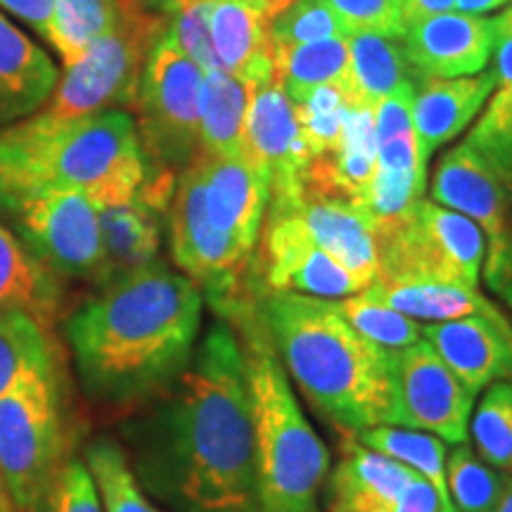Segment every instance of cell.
Returning a JSON list of instances; mask_svg holds the SVG:
<instances>
[{"label": "cell", "instance_id": "cell-42", "mask_svg": "<svg viewBox=\"0 0 512 512\" xmlns=\"http://www.w3.org/2000/svg\"><path fill=\"white\" fill-rule=\"evenodd\" d=\"M211 5H214V0H200V3L190 5V8L176 12V15L169 19V27H166V36H169L192 62L200 64L204 74L221 69L219 57L214 53L209 34Z\"/></svg>", "mask_w": 512, "mask_h": 512}, {"label": "cell", "instance_id": "cell-23", "mask_svg": "<svg viewBox=\"0 0 512 512\" xmlns=\"http://www.w3.org/2000/svg\"><path fill=\"white\" fill-rule=\"evenodd\" d=\"M271 19L240 0H214L209 17L211 46L223 72L259 86L273 76Z\"/></svg>", "mask_w": 512, "mask_h": 512}, {"label": "cell", "instance_id": "cell-17", "mask_svg": "<svg viewBox=\"0 0 512 512\" xmlns=\"http://www.w3.org/2000/svg\"><path fill=\"white\" fill-rule=\"evenodd\" d=\"M242 155L271 178V195L299 190L302 171L313 159L294 102L273 76L252 91L242 131Z\"/></svg>", "mask_w": 512, "mask_h": 512}, {"label": "cell", "instance_id": "cell-45", "mask_svg": "<svg viewBox=\"0 0 512 512\" xmlns=\"http://www.w3.org/2000/svg\"><path fill=\"white\" fill-rule=\"evenodd\" d=\"M496 88L512 86V8L496 17Z\"/></svg>", "mask_w": 512, "mask_h": 512}, {"label": "cell", "instance_id": "cell-16", "mask_svg": "<svg viewBox=\"0 0 512 512\" xmlns=\"http://www.w3.org/2000/svg\"><path fill=\"white\" fill-rule=\"evenodd\" d=\"M325 491L330 512H441L437 491L427 479L354 437L342 446Z\"/></svg>", "mask_w": 512, "mask_h": 512}, {"label": "cell", "instance_id": "cell-29", "mask_svg": "<svg viewBox=\"0 0 512 512\" xmlns=\"http://www.w3.org/2000/svg\"><path fill=\"white\" fill-rule=\"evenodd\" d=\"M273 81L292 102H302L320 86L344 88L349 98V36L275 48Z\"/></svg>", "mask_w": 512, "mask_h": 512}, {"label": "cell", "instance_id": "cell-37", "mask_svg": "<svg viewBox=\"0 0 512 512\" xmlns=\"http://www.w3.org/2000/svg\"><path fill=\"white\" fill-rule=\"evenodd\" d=\"M477 456L501 472H512V380L486 387L470 418Z\"/></svg>", "mask_w": 512, "mask_h": 512}, {"label": "cell", "instance_id": "cell-5", "mask_svg": "<svg viewBox=\"0 0 512 512\" xmlns=\"http://www.w3.org/2000/svg\"><path fill=\"white\" fill-rule=\"evenodd\" d=\"M238 332L252 403L256 512H320L330 453L294 396L252 297L226 318Z\"/></svg>", "mask_w": 512, "mask_h": 512}, {"label": "cell", "instance_id": "cell-40", "mask_svg": "<svg viewBox=\"0 0 512 512\" xmlns=\"http://www.w3.org/2000/svg\"><path fill=\"white\" fill-rule=\"evenodd\" d=\"M268 27L273 48L349 36L323 0H294L290 8L268 22Z\"/></svg>", "mask_w": 512, "mask_h": 512}, {"label": "cell", "instance_id": "cell-31", "mask_svg": "<svg viewBox=\"0 0 512 512\" xmlns=\"http://www.w3.org/2000/svg\"><path fill=\"white\" fill-rule=\"evenodd\" d=\"M55 373L50 328L24 311L0 309V396L34 375Z\"/></svg>", "mask_w": 512, "mask_h": 512}, {"label": "cell", "instance_id": "cell-43", "mask_svg": "<svg viewBox=\"0 0 512 512\" xmlns=\"http://www.w3.org/2000/svg\"><path fill=\"white\" fill-rule=\"evenodd\" d=\"M41 512H102L98 491L81 460L60 467Z\"/></svg>", "mask_w": 512, "mask_h": 512}, {"label": "cell", "instance_id": "cell-25", "mask_svg": "<svg viewBox=\"0 0 512 512\" xmlns=\"http://www.w3.org/2000/svg\"><path fill=\"white\" fill-rule=\"evenodd\" d=\"M422 88V79L408 62L399 38L380 34H349V105L370 107L389 95Z\"/></svg>", "mask_w": 512, "mask_h": 512}, {"label": "cell", "instance_id": "cell-20", "mask_svg": "<svg viewBox=\"0 0 512 512\" xmlns=\"http://www.w3.org/2000/svg\"><path fill=\"white\" fill-rule=\"evenodd\" d=\"M422 339L475 394L512 380V323L503 311L430 323L422 328Z\"/></svg>", "mask_w": 512, "mask_h": 512}, {"label": "cell", "instance_id": "cell-6", "mask_svg": "<svg viewBox=\"0 0 512 512\" xmlns=\"http://www.w3.org/2000/svg\"><path fill=\"white\" fill-rule=\"evenodd\" d=\"M171 256L183 275L200 287L216 316H228L235 306L252 297V249L221 233L204 204L200 152L176 178L169 209Z\"/></svg>", "mask_w": 512, "mask_h": 512}, {"label": "cell", "instance_id": "cell-26", "mask_svg": "<svg viewBox=\"0 0 512 512\" xmlns=\"http://www.w3.org/2000/svg\"><path fill=\"white\" fill-rule=\"evenodd\" d=\"M380 302L413 320L446 323L467 316H494L501 309L477 287L427 278H377L368 287Z\"/></svg>", "mask_w": 512, "mask_h": 512}, {"label": "cell", "instance_id": "cell-9", "mask_svg": "<svg viewBox=\"0 0 512 512\" xmlns=\"http://www.w3.org/2000/svg\"><path fill=\"white\" fill-rule=\"evenodd\" d=\"M57 375H34L0 396V479L17 512H41L60 472Z\"/></svg>", "mask_w": 512, "mask_h": 512}, {"label": "cell", "instance_id": "cell-1", "mask_svg": "<svg viewBox=\"0 0 512 512\" xmlns=\"http://www.w3.org/2000/svg\"><path fill=\"white\" fill-rule=\"evenodd\" d=\"M145 494L174 512H256L252 403L238 332L219 318L188 368L124 427Z\"/></svg>", "mask_w": 512, "mask_h": 512}, {"label": "cell", "instance_id": "cell-3", "mask_svg": "<svg viewBox=\"0 0 512 512\" xmlns=\"http://www.w3.org/2000/svg\"><path fill=\"white\" fill-rule=\"evenodd\" d=\"M252 292L285 373L332 427L354 437L399 425L392 351L351 328L335 299Z\"/></svg>", "mask_w": 512, "mask_h": 512}, {"label": "cell", "instance_id": "cell-2", "mask_svg": "<svg viewBox=\"0 0 512 512\" xmlns=\"http://www.w3.org/2000/svg\"><path fill=\"white\" fill-rule=\"evenodd\" d=\"M202 292L166 264L117 273L67 320V339L86 394L131 408L174 384L197 347Z\"/></svg>", "mask_w": 512, "mask_h": 512}, {"label": "cell", "instance_id": "cell-11", "mask_svg": "<svg viewBox=\"0 0 512 512\" xmlns=\"http://www.w3.org/2000/svg\"><path fill=\"white\" fill-rule=\"evenodd\" d=\"M432 202L477 223L486 240V285L512 306V197L496 171L479 152L460 143L434 171Z\"/></svg>", "mask_w": 512, "mask_h": 512}, {"label": "cell", "instance_id": "cell-27", "mask_svg": "<svg viewBox=\"0 0 512 512\" xmlns=\"http://www.w3.org/2000/svg\"><path fill=\"white\" fill-rule=\"evenodd\" d=\"M57 273L0 223V309L24 311L53 328L60 311Z\"/></svg>", "mask_w": 512, "mask_h": 512}, {"label": "cell", "instance_id": "cell-51", "mask_svg": "<svg viewBox=\"0 0 512 512\" xmlns=\"http://www.w3.org/2000/svg\"><path fill=\"white\" fill-rule=\"evenodd\" d=\"M510 8H512V5H510Z\"/></svg>", "mask_w": 512, "mask_h": 512}, {"label": "cell", "instance_id": "cell-21", "mask_svg": "<svg viewBox=\"0 0 512 512\" xmlns=\"http://www.w3.org/2000/svg\"><path fill=\"white\" fill-rule=\"evenodd\" d=\"M200 164L211 223L254 252L271 197V178L245 155L207 157L200 152Z\"/></svg>", "mask_w": 512, "mask_h": 512}, {"label": "cell", "instance_id": "cell-15", "mask_svg": "<svg viewBox=\"0 0 512 512\" xmlns=\"http://www.w3.org/2000/svg\"><path fill=\"white\" fill-rule=\"evenodd\" d=\"M399 425L446 444H465L477 394L441 361L427 339L392 351Z\"/></svg>", "mask_w": 512, "mask_h": 512}, {"label": "cell", "instance_id": "cell-18", "mask_svg": "<svg viewBox=\"0 0 512 512\" xmlns=\"http://www.w3.org/2000/svg\"><path fill=\"white\" fill-rule=\"evenodd\" d=\"M408 62L422 83L479 74L496 46V19L472 15H434L415 22L403 34Z\"/></svg>", "mask_w": 512, "mask_h": 512}, {"label": "cell", "instance_id": "cell-36", "mask_svg": "<svg viewBox=\"0 0 512 512\" xmlns=\"http://www.w3.org/2000/svg\"><path fill=\"white\" fill-rule=\"evenodd\" d=\"M339 313L349 320V325L363 337L387 351H401L413 347L422 339V328L413 318L403 316L375 297L370 290H363L351 297L335 299Z\"/></svg>", "mask_w": 512, "mask_h": 512}, {"label": "cell", "instance_id": "cell-30", "mask_svg": "<svg viewBox=\"0 0 512 512\" xmlns=\"http://www.w3.org/2000/svg\"><path fill=\"white\" fill-rule=\"evenodd\" d=\"M100 235L114 275L155 261L162 245L159 211L140 197L98 209Z\"/></svg>", "mask_w": 512, "mask_h": 512}, {"label": "cell", "instance_id": "cell-8", "mask_svg": "<svg viewBox=\"0 0 512 512\" xmlns=\"http://www.w3.org/2000/svg\"><path fill=\"white\" fill-rule=\"evenodd\" d=\"M169 19L121 10L119 22L95 41L86 55L57 81L43 114L79 119L105 110L131 107L152 48L166 34Z\"/></svg>", "mask_w": 512, "mask_h": 512}, {"label": "cell", "instance_id": "cell-7", "mask_svg": "<svg viewBox=\"0 0 512 512\" xmlns=\"http://www.w3.org/2000/svg\"><path fill=\"white\" fill-rule=\"evenodd\" d=\"M204 69L162 36L140 74L133 112L150 169H185L200 152V91Z\"/></svg>", "mask_w": 512, "mask_h": 512}, {"label": "cell", "instance_id": "cell-13", "mask_svg": "<svg viewBox=\"0 0 512 512\" xmlns=\"http://www.w3.org/2000/svg\"><path fill=\"white\" fill-rule=\"evenodd\" d=\"M8 214L15 216L27 247L53 273L102 285L114 278L98 209L83 192H48L19 202Z\"/></svg>", "mask_w": 512, "mask_h": 512}, {"label": "cell", "instance_id": "cell-33", "mask_svg": "<svg viewBox=\"0 0 512 512\" xmlns=\"http://www.w3.org/2000/svg\"><path fill=\"white\" fill-rule=\"evenodd\" d=\"M102 512H162L145 494L126 451L110 437L93 439L83 456Z\"/></svg>", "mask_w": 512, "mask_h": 512}, {"label": "cell", "instance_id": "cell-47", "mask_svg": "<svg viewBox=\"0 0 512 512\" xmlns=\"http://www.w3.org/2000/svg\"><path fill=\"white\" fill-rule=\"evenodd\" d=\"M117 3L121 10L145 12V15L171 19L176 12L190 8V5L200 3V0H117Z\"/></svg>", "mask_w": 512, "mask_h": 512}, {"label": "cell", "instance_id": "cell-10", "mask_svg": "<svg viewBox=\"0 0 512 512\" xmlns=\"http://www.w3.org/2000/svg\"><path fill=\"white\" fill-rule=\"evenodd\" d=\"M377 278H427L477 287L486 240L475 221L432 200L415 204L411 214L377 235Z\"/></svg>", "mask_w": 512, "mask_h": 512}, {"label": "cell", "instance_id": "cell-39", "mask_svg": "<svg viewBox=\"0 0 512 512\" xmlns=\"http://www.w3.org/2000/svg\"><path fill=\"white\" fill-rule=\"evenodd\" d=\"M349 107L347 93L339 86H320L302 102H294L297 124L302 128V136L311 147L313 157L330 155L337 150L342 140L344 114Z\"/></svg>", "mask_w": 512, "mask_h": 512}, {"label": "cell", "instance_id": "cell-22", "mask_svg": "<svg viewBox=\"0 0 512 512\" xmlns=\"http://www.w3.org/2000/svg\"><path fill=\"white\" fill-rule=\"evenodd\" d=\"M494 91V72L422 83L413 102V126L422 164L427 166L441 145H446L460 131H465V126L477 117Z\"/></svg>", "mask_w": 512, "mask_h": 512}, {"label": "cell", "instance_id": "cell-34", "mask_svg": "<svg viewBox=\"0 0 512 512\" xmlns=\"http://www.w3.org/2000/svg\"><path fill=\"white\" fill-rule=\"evenodd\" d=\"M117 0H53L50 46L60 53L64 67L79 62L86 50L119 22Z\"/></svg>", "mask_w": 512, "mask_h": 512}, {"label": "cell", "instance_id": "cell-46", "mask_svg": "<svg viewBox=\"0 0 512 512\" xmlns=\"http://www.w3.org/2000/svg\"><path fill=\"white\" fill-rule=\"evenodd\" d=\"M456 8V0H401V19L403 27H411L415 22H422V19L444 15V12H451Z\"/></svg>", "mask_w": 512, "mask_h": 512}, {"label": "cell", "instance_id": "cell-14", "mask_svg": "<svg viewBox=\"0 0 512 512\" xmlns=\"http://www.w3.org/2000/svg\"><path fill=\"white\" fill-rule=\"evenodd\" d=\"M418 88H406L375 107L377 169L356 209L368 216L375 235L387 233L406 219L425 195L427 166L418 152L413 102Z\"/></svg>", "mask_w": 512, "mask_h": 512}, {"label": "cell", "instance_id": "cell-49", "mask_svg": "<svg viewBox=\"0 0 512 512\" xmlns=\"http://www.w3.org/2000/svg\"><path fill=\"white\" fill-rule=\"evenodd\" d=\"M505 3H510V0H456V8L463 15H484V12L501 8Z\"/></svg>", "mask_w": 512, "mask_h": 512}, {"label": "cell", "instance_id": "cell-50", "mask_svg": "<svg viewBox=\"0 0 512 512\" xmlns=\"http://www.w3.org/2000/svg\"><path fill=\"white\" fill-rule=\"evenodd\" d=\"M494 512H512V472L505 475V486H503V496L498 501Z\"/></svg>", "mask_w": 512, "mask_h": 512}, {"label": "cell", "instance_id": "cell-48", "mask_svg": "<svg viewBox=\"0 0 512 512\" xmlns=\"http://www.w3.org/2000/svg\"><path fill=\"white\" fill-rule=\"evenodd\" d=\"M240 3H245L247 8H252L256 12H261L266 19H273L278 17L280 12H285L294 0H240Z\"/></svg>", "mask_w": 512, "mask_h": 512}, {"label": "cell", "instance_id": "cell-35", "mask_svg": "<svg viewBox=\"0 0 512 512\" xmlns=\"http://www.w3.org/2000/svg\"><path fill=\"white\" fill-rule=\"evenodd\" d=\"M505 475L477 456L470 444H456L446 456V489L456 512H494Z\"/></svg>", "mask_w": 512, "mask_h": 512}, {"label": "cell", "instance_id": "cell-41", "mask_svg": "<svg viewBox=\"0 0 512 512\" xmlns=\"http://www.w3.org/2000/svg\"><path fill=\"white\" fill-rule=\"evenodd\" d=\"M347 34H380L403 38L401 0H323Z\"/></svg>", "mask_w": 512, "mask_h": 512}, {"label": "cell", "instance_id": "cell-19", "mask_svg": "<svg viewBox=\"0 0 512 512\" xmlns=\"http://www.w3.org/2000/svg\"><path fill=\"white\" fill-rule=\"evenodd\" d=\"M268 202L290 207L302 219L313 242L339 266L347 268L366 290L375 283L380 273V252L375 230L361 209L337 197L311 195L302 188L287 195H271Z\"/></svg>", "mask_w": 512, "mask_h": 512}, {"label": "cell", "instance_id": "cell-38", "mask_svg": "<svg viewBox=\"0 0 512 512\" xmlns=\"http://www.w3.org/2000/svg\"><path fill=\"white\" fill-rule=\"evenodd\" d=\"M465 143L486 159L512 197V86L494 91Z\"/></svg>", "mask_w": 512, "mask_h": 512}, {"label": "cell", "instance_id": "cell-12", "mask_svg": "<svg viewBox=\"0 0 512 512\" xmlns=\"http://www.w3.org/2000/svg\"><path fill=\"white\" fill-rule=\"evenodd\" d=\"M249 280L256 292H294L320 299H342L366 290L313 242L302 219L278 202L266 207Z\"/></svg>", "mask_w": 512, "mask_h": 512}, {"label": "cell", "instance_id": "cell-4", "mask_svg": "<svg viewBox=\"0 0 512 512\" xmlns=\"http://www.w3.org/2000/svg\"><path fill=\"white\" fill-rule=\"evenodd\" d=\"M150 176L136 119L105 110L79 119L48 114L0 128V209L48 192H83L95 209L131 202Z\"/></svg>", "mask_w": 512, "mask_h": 512}, {"label": "cell", "instance_id": "cell-32", "mask_svg": "<svg viewBox=\"0 0 512 512\" xmlns=\"http://www.w3.org/2000/svg\"><path fill=\"white\" fill-rule=\"evenodd\" d=\"M354 439L358 444L373 448V451L406 465L415 475L427 479L437 491L441 512H456L446 489V441L434 437V434L408 430V427L401 425L368 427V430L354 434Z\"/></svg>", "mask_w": 512, "mask_h": 512}, {"label": "cell", "instance_id": "cell-28", "mask_svg": "<svg viewBox=\"0 0 512 512\" xmlns=\"http://www.w3.org/2000/svg\"><path fill=\"white\" fill-rule=\"evenodd\" d=\"M254 86L223 69L204 74L200 91V152L207 157L242 155V131Z\"/></svg>", "mask_w": 512, "mask_h": 512}, {"label": "cell", "instance_id": "cell-24", "mask_svg": "<svg viewBox=\"0 0 512 512\" xmlns=\"http://www.w3.org/2000/svg\"><path fill=\"white\" fill-rule=\"evenodd\" d=\"M55 86L53 60L0 15V128L31 117L50 100Z\"/></svg>", "mask_w": 512, "mask_h": 512}, {"label": "cell", "instance_id": "cell-44", "mask_svg": "<svg viewBox=\"0 0 512 512\" xmlns=\"http://www.w3.org/2000/svg\"><path fill=\"white\" fill-rule=\"evenodd\" d=\"M0 8L22 19L38 36L50 41V24H53V0H0Z\"/></svg>", "mask_w": 512, "mask_h": 512}]
</instances>
